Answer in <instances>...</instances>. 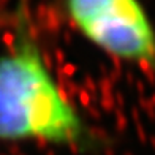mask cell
Instances as JSON below:
<instances>
[{"instance_id": "obj_1", "label": "cell", "mask_w": 155, "mask_h": 155, "mask_svg": "<svg viewBox=\"0 0 155 155\" xmlns=\"http://www.w3.org/2000/svg\"><path fill=\"white\" fill-rule=\"evenodd\" d=\"M84 119L65 97L22 19L11 51L0 57V141L82 146Z\"/></svg>"}, {"instance_id": "obj_2", "label": "cell", "mask_w": 155, "mask_h": 155, "mask_svg": "<svg viewBox=\"0 0 155 155\" xmlns=\"http://www.w3.org/2000/svg\"><path fill=\"white\" fill-rule=\"evenodd\" d=\"M73 27L104 54L155 71V29L139 0H62Z\"/></svg>"}]
</instances>
